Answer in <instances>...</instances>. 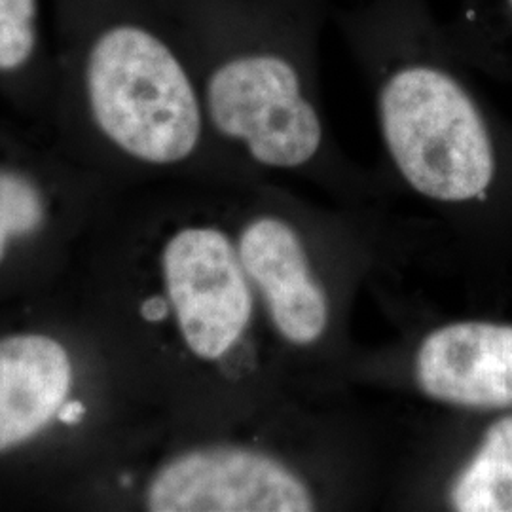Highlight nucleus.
<instances>
[{
    "mask_svg": "<svg viewBox=\"0 0 512 512\" xmlns=\"http://www.w3.org/2000/svg\"><path fill=\"white\" fill-rule=\"evenodd\" d=\"M330 8L332 0H186L205 50V116L258 167L308 171L329 158L317 67Z\"/></svg>",
    "mask_w": 512,
    "mask_h": 512,
    "instance_id": "nucleus-1",
    "label": "nucleus"
},
{
    "mask_svg": "<svg viewBox=\"0 0 512 512\" xmlns=\"http://www.w3.org/2000/svg\"><path fill=\"white\" fill-rule=\"evenodd\" d=\"M86 82L97 126L131 158L177 165L202 147V93L160 29L143 21L109 27L93 42Z\"/></svg>",
    "mask_w": 512,
    "mask_h": 512,
    "instance_id": "nucleus-2",
    "label": "nucleus"
},
{
    "mask_svg": "<svg viewBox=\"0 0 512 512\" xmlns=\"http://www.w3.org/2000/svg\"><path fill=\"white\" fill-rule=\"evenodd\" d=\"M162 272L169 311L198 359L217 363L245 344L256 296L238 243L219 228H183L165 245Z\"/></svg>",
    "mask_w": 512,
    "mask_h": 512,
    "instance_id": "nucleus-3",
    "label": "nucleus"
},
{
    "mask_svg": "<svg viewBox=\"0 0 512 512\" xmlns=\"http://www.w3.org/2000/svg\"><path fill=\"white\" fill-rule=\"evenodd\" d=\"M154 512H310L317 495L285 459L249 446H203L165 461L152 476Z\"/></svg>",
    "mask_w": 512,
    "mask_h": 512,
    "instance_id": "nucleus-4",
    "label": "nucleus"
},
{
    "mask_svg": "<svg viewBox=\"0 0 512 512\" xmlns=\"http://www.w3.org/2000/svg\"><path fill=\"white\" fill-rule=\"evenodd\" d=\"M236 243L256 302L275 334L294 348L321 342L330 325L329 296L300 232L279 215H258L243 226Z\"/></svg>",
    "mask_w": 512,
    "mask_h": 512,
    "instance_id": "nucleus-5",
    "label": "nucleus"
},
{
    "mask_svg": "<svg viewBox=\"0 0 512 512\" xmlns=\"http://www.w3.org/2000/svg\"><path fill=\"white\" fill-rule=\"evenodd\" d=\"M414 376L439 403L512 408V325L458 321L431 330L416 351Z\"/></svg>",
    "mask_w": 512,
    "mask_h": 512,
    "instance_id": "nucleus-6",
    "label": "nucleus"
},
{
    "mask_svg": "<svg viewBox=\"0 0 512 512\" xmlns=\"http://www.w3.org/2000/svg\"><path fill=\"white\" fill-rule=\"evenodd\" d=\"M73 384V366L61 344L40 334L0 340V452L33 439Z\"/></svg>",
    "mask_w": 512,
    "mask_h": 512,
    "instance_id": "nucleus-7",
    "label": "nucleus"
},
{
    "mask_svg": "<svg viewBox=\"0 0 512 512\" xmlns=\"http://www.w3.org/2000/svg\"><path fill=\"white\" fill-rule=\"evenodd\" d=\"M459 512H512V416L492 423L450 486Z\"/></svg>",
    "mask_w": 512,
    "mask_h": 512,
    "instance_id": "nucleus-8",
    "label": "nucleus"
},
{
    "mask_svg": "<svg viewBox=\"0 0 512 512\" xmlns=\"http://www.w3.org/2000/svg\"><path fill=\"white\" fill-rule=\"evenodd\" d=\"M444 33L456 54L512 65V0H463L458 18Z\"/></svg>",
    "mask_w": 512,
    "mask_h": 512,
    "instance_id": "nucleus-9",
    "label": "nucleus"
},
{
    "mask_svg": "<svg viewBox=\"0 0 512 512\" xmlns=\"http://www.w3.org/2000/svg\"><path fill=\"white\" fill-rule=\"evenodd\" d=\"M44 222V200L37 184L18 171L0 169V262L10 239L37 232Z\"/></svg>",
    "mask_w": 512,
    "mask_h": 512,
    "instance_id": "nucleus-10",
    "label": "nucleus"
},
{
    "mask_svg": "<svg viewBox=\"0 0 512 512\" xmlns=\"http://www.w3.org/2000/svg\"><path fill=\"white\" fill-rule=\"evenodd\" d=\"M38 0H0V71L23 67L37 46Z\"/></svg>",
    "mask_w": 512,
    "mask_h": 512,
    "instance_id": "nucleus-11",
    "label": "nucleus"
},
{
    "mask_svg": "<svg viewBox=\"0 0 512 512\" xmlns=\"http://www.w3.org/2000/svg\"><path fill=\"white\" fill-rule=\"evenodd\" d=\"M141 313H143V317H145L147 321L158 323V321H162L165 315L169 313L167 300H165L164 296H152V298L145 300V304H143V308H141Z\"/></svg>",
    "mask_w": 512,
    "mask_h": 512,
    "instance_id": "nucleus-12",
    "label": "nucleus"
},
{
    "mask_svg": "<svg viewBox=\"0 0 512 512\" xmlns=\"http://www.w3.org/2000/svg\"><path fill=\"white\" fill-rule=\"evenodd\" d=\"M84 414H86V406L80 401H65L57 412V418L65 425H76L82 421Z\"/></svg>",
    "mask_w": 512,
    "mask_h": 512,
    "instance_id": "nucleus-13",
    "label": "nucleus"
}]
</instances>
